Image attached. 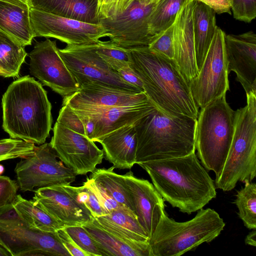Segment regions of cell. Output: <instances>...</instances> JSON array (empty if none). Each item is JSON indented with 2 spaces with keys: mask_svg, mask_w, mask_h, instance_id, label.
<instances>
[{
  "mask_svg": "<svg viewBox=\"0 0 256 256\" xmlns=\"http://www.w3.org/2000/svg\"><path fill=\"white\" fill-rule=\"evenodd\" d=\"M164 200L190 214L216 198L214 180L195 152L190 154L140 162Z\"/></svg>",
  "mask_w": 256,
  "mask_h": 256,
  "instance_id": "6da1fadb",
  "label": "cell"
},
{
  "mask_svg": "<svg viewBox=\"0 0 256 256\" xmlns=\"http://www.w3.org/2000/svg\"><path fill=\"white\" fill-rule=\"evenodd\" d=\"M130 50V66L156 108L170 116L197 119L199 108L174 60L152 52L148 46Z\"/></svg>",
  "mask_w": 256,
  "mask_h": 256,
  "instance_id": "7a4b0ae2",
  "label": "cell"
},
{
  "mask_svg": "<svg viewBox=\"0 0 256 256\" xmlns=\"http://www.w3.org/2000/svg\"><path fill=\"white\" fill-rule=\"evenodd\" d=\"M2 124L10 138L44 144L50 136L52 118L47 92L30 76L12 82L2 96Z\"/></svg>",
  "mask_w": 256,
  "mask_h": 256,
  "instance_id": "3957f363",
  "label": "cell"
},
{
  "mask_svg": "<svg viewBox=\"0 0 256 256\" xmlns=\"http://www.w3.org/2000/svg\"><path fill=\"white\" fill-rule=\"evenodd\" d=\"M196 119L168 116L154 108L138 120L136 164L194 152Z\"/></svg>",
  "mask_w": 256,
  "mask_h": 256,
  "instance_id": "277c9868",
  "label": "cell"
},
{
  "mask_svg": "<svg viewBox=\"0 0 256 256\" xmlns=\"http://www.w3.org/2000/svg\"><path fill=\"white\" fill-rule=\"evenodd\" d=\"M226 226L214 210L202 208L195 216L178 222L164 212L149 240L150 256H179L217 238Z\"/></svg>",
  "mask_w": 256,
  "mask_h": 256,
  "instance_id": "5b68a950",
  "label": "cell"
},
{
  "mask_svg": "<svg viewBox=\"0 0 256 256\" xmlns=\"http://www.w3.org/2000/svg\"><path fill=\"white\" fill-rule=\"evenodd\" d=\"M236 111L226 100V95L212 101L198 114L195 148L202 165L214 172L218 178L223 169L232 142Z\"/></svg>",
  "mask_w": 256,
  "mask_h": 256,
  "instance_id": "8992f818",
  "label": "cell"
},
{
  "mask_svg": "<svg viewBox=\"0 0 256 256\" xmlns=\"http://www.w3.org/2000/svg\"><path fill=\"white\" fill-rule=\"evenodd\" d=\"M246 96V106L236 110L232 142L221 174L214 181L216 188L224 192L256 176V94Z\"/></svg>",
  "mask_w": 256,
  "mask_h": 256,
  "instance_id": "52a82bcc",
  "label": "cell"
},
{
  "mask_svg": "<svg viewBox=\"0 0 256 256\" xmlns=\"http://www.w3.org/2000/svg\"><path fill=\"white\" fill-rule=\"evenodd\" d=\"M57 158L50 142L35 146L32 154L21 158L14 168L20 190L31 192L35 188L68 185L74 182L76 175Z\"/></svg>",
  "mask_w": 256,
  "mask_h": 256,
  "instance_id": "ba28073f",
  "label": "cell"
},
{
  "mask_svg": "<svg viewBox=\"0 0 256 256\" xmlns=\"http://www.w3.org/2000/svg\"><path fill=\"white\" fill-rule=\"evenodd\" d=\"M58 52L79 88L96 84L143 92L123 80L96 52L95 43L67 45Z\"/></svg>",
  "mask_w": 256,
  "mask_h": 256,
  "instance_id": "9c48e42d",
  "label": "cell"
},
{
  "mask_svg": "<svg viewBox=\"0 0 256 256\" xmlns=\"http://www.w3.org/2000/svg\"><path fill=\"white\" fill-rule=\"evenodd\" d=\"M225 35L217 26L198 75L189 84L192 98L200 108L230 90Z\"/></svg>",
  "mask_w": 256,
  "mask_h": 256,
  "instance_id": "30bf717a",
  "label": "cell"
},
{
  "mask_svg": "<svg viewBox=\"0 0 256 256\" xmlns=\"http://www.w3.org/2000/svg\"><path fill=\"white\" fill-rule=\"evenodd\" d=\"M0 246L11 256H71L57 232L31 228L25 221L0 222Z\"/></svg>",
  "mask_w": 256,
  "mask_h": 256,
  "instance_id": "8fae6325",
  "label": "cell"
},
{
  "mask_svg": "<svg viewBox=\"0 0 256 256\" xmlns=\"http://www.w3.org/2000/svg\"><path fill=\"white\" fill-rule=\"evenodd\" d=\"M34 37L54 38L67 45L94 44L106 37L100 24L83 22L36 9L30 8Z\"/></svg>",
  "mask_w": 256,
  "mask_h": 256,
  "instance_id": "7c38bea8",
  "label": "cell"
},
{
  "mask_svg": "<svg viewBox=\"0 0 256 256\" xmlns=\"http://www.w3.org/2000/svg\"><path fill=\"white\" fill-rule=\"evenodd\" d=\"M157 2L146 4L136 0L120 14L99 19L106 37L116 45L126 48L148 46L152 36L148 20Z\"/></svg>",
  "mask_w": 256,
  "mask_h": 256,
  "instance_id": "4fadbf2b",
  "label": "cell"
},
{
  "mask_svg": "<svg viewBox=\"0 0 256 256\" xmlns=\"http://www.w3.org/2000/svg\"><path fill=\"white\" fill-rule=\"evenodd\" d=\"M58 158L76 175L92 172L104 158L102 150L88 136L56 122L50 142Z\"/></svg>",
  "mask_w": 256,
  "mask_h": 256,
  "instance_id": "5bb4252c",
  "label": "cell"
},
{
  "mask_svg": "<svg viewBox=\"0 0 256 256\" xmlns=\"http://www.w3.org/2000/svg\"><path fill=\"white\" fill-rule=\"evenodd\" d=\"M30 72L44 85L63 98L80 90L58 52L56 40L36 42L29 54Z\"/></svg>",
  "mask_w": 256,
  "mask_h": 256,
  "instance_id": "9a60e30c",
  "label": "cell"
},
{
  "mask_svg": "<svg viewBox=\"0 0 256 256\" xmlns=\"http://www.w3.org/2000/svg\"><path fill=\"white\" fill-rule=\"evenodd\" d=\"M32 200L64 228L83 226L94 217L90 210L70 195L63 186L40 188L34 190Z\"/></svg>",
  "mask_w": 256,
  "mask_h": 256,
  "instance_id": "2e32d148",
  "label": "cell"
},
{
  "mask_svg": "<svg viewBox=\"0 0 256 256\" xmlns=\"http://www.w3.org/2000/svg\"><path fill=\"white\" fill-rule=\"evenodd\" d=\"M228 73L232 71L246 95L256 94V35L253 31L225 35Z\"/></svg>",
  "mask_w": 256,
  "mask_h": 256,
  "instance_id": "e0dca14e",
  "label": "cell"
},
{
  "mask_svg": "<svg viewBox=\"0 0 256 256\" xmlns=\"http://www.w3.org/2000/svg\"><path fill=\"white\" fill-rule=\"evenodd\" d=\"M144 92H138L96 84H85L72 95L63 98L62 105L74 110L121 107L150 102Z\"/></svg>",
  "mask_w": 256,
  "mask_h": 256,
  "instance_id": "ac0fdd59",
  "label": "cell"
},
{
  "mask_svg": "<svg viewBox=\"0 0 256 256\" xmlns=\"http://www.w3.org/2000/svg\"><path fill=\"white\" fill-rule=\"evenodd\" d=\"M194 2V0H185L174 22L173 34L174 60L188 84L198 74L192 18Z\"/></svg>",
  "mask_w": 256,
  "mask_h": 256,
  "instance_id": "d6986e66",
  "label": "cell"
},
{
  "mask_svg": "<svg viewBox=\"0 0 256 256\" xmlns=\"http://www.w3.org/2000/svg\"><path fill=\"white\" fill-rule=\"evenodd\" d=\"M123 176L132 198L134 214L150 238L165 212L164 200L148 180L136 178L132 171Z\"/></svg>",
  "mask_w": 256,
  "mask_h": 256,
  "instance_id": "ffe728a7",
  "label": "cell"
},
{
  "mask_svg": "<svg viewBox=\"0 0 256 256\" xmlns=\"http://www.w3.org/2000/svg\"><path fill=\"white\" fill-rule=\"evenodd\" d=\"M155 107L150 101L142 104L121 107L72 109L78 116L92 120L94 130L90 139L99 142L112 131L134 124Z\"/></svg>",
  "mask_w": 256,
  "mask_h": 256,
  "instance_id": "44dd1931",
  "label": "cell"
},
{
  "mask_svg": "<svg viewBox=\"0 0 256 256\" xmlns=\"http://www.w3.org/2000/svg\"><path fill=\"white\" fill-rule=\"evenodd\" d=\"M99 143L105 158L114 168L130 169L136 164L137 138L134 124L112 131Z\"/></svg>",
  "mask_w": 256,
  "mask_h": 256,
  "instance_id": "7402d4cb",
  "label": "cell"
},
{
  "mask_svg": "<svg viewBox=\"0 0 256 256\" xmlns=\"http://www.w3.org/2000/svg\"><path fill=\"white\" fill-rule=\"evenodd\" d=\"M94 218L105 230L128 242H149L150 238L136 214L126 206H120L106 215Z\"/></svg>",
  "mask_w": 256,
  "mask_h": 256,
  "instance_id": "603a6c76",
  "label": "cell"
},
{
  "mask_svg": "<svg viewBox=\"0 0 256 256\" xmlns=\"http://www.w3.org/2000/svg\"><path fill=\"white\" fill-rule=\"evenodd\" d=\"M31 8L85 22L98 24V0H30Z\"/></svg>",
  "mask_w": 256,
  "mask_h": 256,
  "instance_id": "cb8c5ba5",
  "label": "cell"
},
{
  "mask_svg": "<svg viewBox=\"0 0 256 256\" xmlns=\"http://www.w3.org/2000/svg\"><path fill=\"white\" fill-rule=\"evenodd\" d=\"M102 251L104 256H150L149 242H128L101 227L95 218L82 226Z\"/></svg>",
  "mask_w": 256,
  "mask_h": 256,
  "instance_id": "d4e9b609",
  "label": "cell"
},
{
  "mask_svg": "<svg viewBox=\"0 0 256 256\" xmlns=\"http://www.w3.org/2000/svg\"><path fill=\"white\" fill-rule=\"evenodd\" d=\"M0 31L24 46L31 45L34 37L30 9L0 1Z\"/></svg>",
  "mask_w": 256,
  "mask_h": 256,
  "instance_id": "484cf974",
  "label": "cell"
},
{
  "mask_svg": "<svg viewBox=\"0 0 256 256\" xmlns=\"http://www.w3.org/2000/svg\"><path fill=\"white\" fill-rule=\"evenodd\" d=\"M196 58L198 70L204 60L217 26L214 12L198 1L194 0L192 10Z\"/></svg>",
  "mask_w": 256,
  "mask_h": 256,
  "instance_id": "4316f807",
  "label": "cell"
},
{
  "mask_svg": "<svg viewBox=\"0 0 256 256\" xmlns=\"http://www.w3.org/2000/svg\"><path fill=\"white\" fill-rule=\"evenodd\" d=\"M18 213L31 228L48 232H56L64 226L32 200L17 194L12 204Z\"/></svg>",
  "mask_w": 256,
  "mask_h": 256,
  "instance_id": "83f0119b",
  "label": "cell"
},
{
  "mask_svg": "<svg viewBox=\"0 0 256 256\" xmlns=\"http://www.w3.org/2000/svg\"><path fill=\"white\" fill-rule=\"evenodd\" d=\"M114 169L113 166L108 168H96L89 178L102 187L121 206L134 212L132 198L126 186L123 174H116Z\"/></svg>",
  "mask_w": 256,
  "mask_h": 256,
  "instance_id": "f1b7e54d",
  "label": "cell"
},
{
  "mask_svg": "<svg viewBox=\"0 0 256 256\" xmlns=\"http://www.w3.org/2000/svg\"><path fill=\"white\" fill-rule=\"evenodd\" d=\"M24 46L0 31V76L18 77L27 53Z\"/></svg>",
  "mask_w": 256,
  "mask_h": 256,
  "instance_id": "f546056e",
  "label": "cell"
},
{
  "mask_svg": "<svg viewBox=\"0 0 256 256\" xmlns=\"http://www.w3.org/2000/svg\"><path fill=\"white\" fill-rule=\"evenodd\" d=\"M185 0H158L148 20L150 34L152 36L174 24L177 14Z\"/></svg>",
  "mask_w": 256,
  "mask_h": 256,
  "instance_id": "4dcf8cb0",
  "label": "cell"
},
{
  "mask_svg": "<svg viewBox=\"0 0 256 256\" xmlns=\"http://www.w3.org/2000/svg\"><path fill=\"white\" fill-rule=\"evenodd\" d=\"M236 196L234 203L238 209L239 218L246 228L256 229V184L246 182Z\"/></svg>",
  "mask_w": 256,
  "mask_h": 256,
  "instance_id": "1f68e13d",
  "label": "cell"
},
{
  "mask_svg": "<svg viewBox=\"0 0 256 256\" xmlns=\"http://www.w3.org/2000/svg\"><path fill=\"white\" fill-rule=\"evenodd\" d=\"M34 144L17 138L0 140V162L16 158H24L32 154Z\"/></svg>",
  "mask_w": 256,
  "mask_h": 256,
  "instance_id": "d6a6232c",
  "label": "cell"
},
{
  "mask_svg": "<svg viewBox=\"0 0 256 256\" xmlns=\"http://www.w3.org/2000/svg\"><path fill=\"white\" fill-rule=\"evenodd\" d=\"M63 186L78 202L85 206L90 210L94 218L106 214L94 194L84 184L82 186L78 187L70 184Z\"/></svg>",
  "mask_w": 256,
  "mask_h": 256,
  "instance_id": "836d02e7",
  "label": "cell"
},
{
  "mask_svg": "<svg viewBox=\"0 0 256 256\" xmlns=\"http://www.w3.org/2000/svg\"><path fill=\"white\" fill-rule=\"evenodd\" d=\"M174 24L168 28L152 36L148 45V49L166 58L174 60Z\"/></svg>",
  "mask_w": 256,
  "mask_h": 256,
  "instance_id": "e575fe53",
  "label": "cell"
},
{
  "mask_svg": "<svg viewBox=\"0 0 256 256\" xmlns=\"http://www.w3.org/2000/svg\"><path fill=\"white\" fill-rule=\"evenodd\" d=\"M64 228L76 244L90 256H104L96 242L82 226H69Z\"/></svg>",
  "mask_w": 256,
  "mask_h": 256,
  "instance_id": "d590c367",
  "label": "cell"
},
{
  "mask_svg": "<svg viewBox=\"0 0 256 256\" xmlns=\"http://www.w3.org/2000/svg\"><path fill=\"white\" fill-rule=\"evenodd\" d=\"M96 52L104 60H116L132 63L130 49L119 46L110 40L95 43Z\"/></svg>",
  "mask_w": 256,
  "mask_h": 256,
  "instance_id": "8d00e7d4",
  "label": "cell"
},
{
  "mask_svg": "<svg viewBox=\"0 0 256 256\" xmlns=\"http://www.w3.org/2000/svg\"><path fill=\"white\" fill-rule=\"evenodd\" d=\"M56 122L74 132L86 136L82 120L68 104L62 105Z\"/></svg>",
  "mask_w": 256,
  "mask_h": 256,
  "instance_id": "74e56055",
  "label": "cell"
},
{
  "mask_svg": "<svg viewBox=\"0 0 256 256\" xmlns=\"http://www.w3.org/2000/svg\"><path fill=\"white\" fill-rule=\"evenodd\" d=\"M231 10L234 18L250 22L256 17V0H232Z\"/></svg>",
  "mask_w": 256,
  "mask_h": 256,
  "instance_id": "f35d334b",
  "label": "cell"
},
{
  "mask_svg": "<svg viewBox=\"0 0 256 256\" xmlns=\"http://www.w3.org/2000/svg\"><path fill=\"white\" fill-rule=\"evenodd\" d=\"M83 184H86L94 194L106 214L122 206L115 200L102 187L90 178H87L86 180Z\"/></svg>",
  "mask_w": 256,
  "mask_h": 256,
  "instance_id": "ab89813d",
  "label": "cell"
},
{
  "mask_svg": "<svg viewBox=\"0 0 256 256\" xmlns=\"http://www.w3.org/2000/svg\"><path fill=\"white\" fill-rule=\"evenodd\" d=\"M18 189L17 182L10 178L0 176V209L13 204Z\"/></svg>",
  "mask_w": 256,
  "mask_h": 256,
  "instance_id": "60d3db41",
  "label": "cell"
},
{
  "mask_svg": "<svg viewBox=\"0 0 256 256\" xmlns=\"http://www.w3.org/2000/svg\"><path fill=\"white\" fill-rule=\"evenodd\" d=\"M57 233L62 244L71 256H90L81 249L68 234L64 228L57 230Z\"/></svg>",
  "mask_w": 256,
  "mask_h": 256,
  "instance_id": "b9f144b4",
  "label": "cell"
},
{
  "mask_svg": "<svg viewBox=\"0 0 256 256\" xmlns=\"http://www.w3.org/2000/svg\"><path fill=\"white\" fill-rule=\"evenodd\" d=\"M200 2L212 8L215 13L231 14L232 0H194Z\"/></svg>",
  "mask_w": 256,
  "mask_h": 256,
  "instance_id": "7bdbcfd3",
  "label": "cell"
},
{
  "mask_svg": "<svg viewBox=\"0 0 256 256\" xmlns=\"http://www.w3.org/2000/svg\"><path fill=\"white\" fill-rule=\"evenodd\" d=\"M24 221L14 206L12 204L0 209V222H14Z\"/></svg>",
  "mask_w": 256,
  "mask_h": 256,
  "instance_id": "ee69618b",
  "label": "cell"
},
{
  "mask_svg": "<svg viewBox=\"0 0 256 256\" xmlns=\"http://www.w3.org/2000/svg\"><path fill=\"white\" fill-rule=\"evenodd\" d=\"M120 0H104L98 10L99 19L113 16Z\"/></svg>",
  "mask_w": 256,
  "mask_h": 256,
  "instance_id": "f6af8a7d",
  "label": "cell"
},
{
  "mask_svg": "<svg viewBox=\"0 0 256 256\" xmlns=\"http://www.w3.org/2000/svg\"><path fill=\"white\" fill-rule=\"evenodd\" d=\"M136 0H120L114 15L120 14L124 11ZM140 2L150 4L158 0H138Z\"/></svg>",
  "mask_w": 256,
  "mask_h": 256,
  "instance_id": "bcb514c9",
  "label": "cell"
},
{
  "mask_svg": "<svg viewBox=\"0 0 256 256\" xmlns=\"http://www.w3.org/2000/svg\"><path fill=\"white\" fill-rule=\"evenodd\" d=\"M0 1L14 4L22 8L30 9L31 8L30 0H0Z\"/></svg>",
  "mask_w": 256,
  "mask_h": 256,
  "instance_id": "7dc6e473",
  "label": "cell"
},
{
  "mask_svg": "<svg viewBox=\"0 0 256 256\" xmlns=\"http://www.w3.org/2000/svg\"><path fill=\"white\" fill-rule=\"evenodd\" d=\"M244 242L246 245L256 246V230H252L246 236Z\"/></svg>",
  "mask_w": 256,
  "mask_h": 256,
  "instance_id": "c3c4849f",
  "label": "cell"
},
{
  "mask_svg": "<svg viewBox=\"0 0 256 256\" xmlns=\"http://www.w3.org/2000/svg\"><path fill=\"white\" fill-rule=\"evenodd\" d=\"M0 256H11L10 254L4 248L0 246Z\"/></svg>",
  "mask_w": 256,
  "mask_h": 256,
  "instance_id": "681fc988",
  "label": "cell"
},
{
  "mask_svg": "<svg viewBox=\"0 0 256 256\" xmlns=\"http://www.w3.org/2000/svg\"><path fill=\"white\" fill-rule=\"evenodd\" d=\"M4 172V166L0 164V176Z\"/></svg>",
  "mask_w": 256,
  "mask_h": 256,
  "instance_id": "f907efd6",
  "label": "cell"
},
{
  "mask_svg": "<svg viewBox=\"0 0 256 256\" xmlns=\"http://www.w3.org/2000/svg\"><path fill=\"white\" fill-rule=\"evenodd\" d=\"M104 0H98V10Z\"/></svg>",
  "mask_w": 256,
  "mask_h": 256,
  "instance_id": "816d5d0a",
  "label": "cell"
}]
</instances>
